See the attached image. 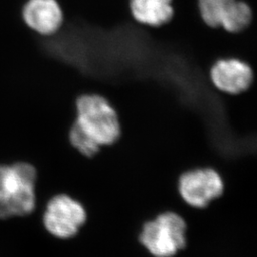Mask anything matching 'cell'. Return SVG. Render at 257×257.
<instances>
[{
  "instance_id": "9",
  "label": "cell",
  "mask_w": 257,
  "mask_h": 257,
  "mask_svg": "<svg viewBox=\"0 0 257 257\" xmlns=\"http://www.w3.org/2000/svg\"><path fill=\"white\" fill-rule=\"evenodd\" d=\"M253 21V13L250 6L243 0H232L226 7L220 27L229 33L237 34L248 29Z\"/></svg>"
},
{
  "instance_id": "5",
  "label": "cell",
  "mask_w": 257,
  "mask_h": 257,
  "mask_svg": "<svg viewBox=\"0 0 257 257\" xmlns=\"http://www.w3.org/2000/svg\"><path fill=\"white\" fill-rule=\"evenodd\" d=\"M184 202L195 209H204L224 193L221 175L211 168H199L181 175L177 184Z\"/></svg>"
},
{
  "instance_id": "2",
  "label": "cell",
  "mask_w": 257,
  "mask_h": 257,
  "mask_svg": "<svg viewBox=\"0 0 257 257\" xmlns=\"http://www.w3.org/2000/svg\"><path fill=\"white\" fill-rule=\"evenodd\" d=\"M36 169L28 163L0 166V219L30 214L36 208Z\"/></svg>"
},
{
  "instance_id": "7",
  "label": "cell",
  "mask_w": 257,
  "mask_h": 257,
  "mask_svg": "<svg viewBox=\"0 0 257 257\" xmlns=\"http://www.w3.org/2000/svg\"><path fill=\"white\" fill-rule=\"evenodd\" d=\"M21 16L28 27L45 37L57 33L64 20L57 0H28L22 7Z\"/></svg>"
},
{
  "instance_id": "11",
  "label": "cell",
  "mask_w": 257,
  "mask_h": 257,
  "mask_svg": "<svg viewBox=\"0 0 257 257\" xmlns=\"http://www.w3.org/2000/svg\"><path fill=\"white\" fill-rule=\"evenodd\" d=\"M68 139L70 144L82 156H95L101 150V147L88 138L74 122L68 131Z\"/></svg>"
},
{
  "instance_id": "6",
  "label": "cell",
  "mask_w": 257,
  "mask_h": 257,
  "mask_svg": "<svg viewBox=\"0 0 257 257\" xmlns=\"http://www.w3.org/2000/svg\"><path fill=\"white\" fill-rule=\"evenodd\" d=\"M211 82L218 91L229 94L246 92L255 80L249 65L238 58H221L210 70Z\"/></svg>"
},
{
  "instance_id": "3",
  "label": "cell",
  "mask_w": 257,
  "mask_h": 257,
  "mask_svg": "<svg viewBox=\"0 0 257 257\" xmlns=\"http://www.w3.org/2000/svg\"><path fill=\"white\" fill-rule=\"evenodd\" d=\"M187 223L174 211H165L142 226L138 241L154 257H173L187 245Z\"/></svg>"
},
{
  "instance_id": "8",
  "label": "cell",
  "mask_w": 257,
  "mask_h": 257,
  "mask_svg": "<svg viewBox=\"0 0 257 257\" xmlns=\"http://www.w3.org/2000/svg\"><path fill=\"white\" fill-rule=\"evenodd\" d=\"M130 11L137 22L150 27L164 25L174 16L172 0H130Z\"/></svg>"
},
{
  "instance_id": "10",
  "label": "cell",
  "mask_w": 257,
  "mask_h": 257,
  "mask_svg": "<svg viewBox=\"0 0 257 257\" xmlns=\"http://www.w3.org/2000/svg\"><path fill=\"white\" fill-rule=\"evenodd\" d=\"M232 0H197L200 17L210 27H220L221 18Z\"/></svg>"
},
{
  "instance_id": "4",
  "label": "cell",
  "mask_w": 257,
  "mask_h": 257,
  "mask_svg": "<svg viewBox=\"0 0 257 257\" xmlns=\"http://www.w3.org/2000/svg\"><path fill=\"white\" fill-rule=\"evenodd\" d=\"M88 218L84 206L67 194L54 196L47 204L44 226L56 238L74 237Z\"/></svg>"
},
{
  "instance_id": "1",
  "label": "cell",
  "mask_w": 257,
  "mask_h": 257,
  "mask_svg": "<svg viewBox=\"0 0 257 257\" xmlns=\"http://www.w3.org/2000/svg\"><path fill=\"white\" fill-rule=\"evenodd\" d=\"M74 123L101 148L114 145L122 137L117 111L100 94H82L76 98Z\"/></svg>"
},
{
  "instance_id": "12",
  "label": "cell",
  "mask_w": 257,
  "mask_h": 257,
  "mask_svg": "<svg viewBox=\"0 0 257 257\" xmlns=\"http://www.w3.org/2000/svg\"><path fill=\"white\" fill-rule=\"evenodd\" d=\"M112 74H113V73H112ZM114 75H115V76H117L116 74H114ZM117 77L120 78L119 76H117ZM120 79H122V78H120ZM122 80H124V79H122ZM124 81H128V80H124ZM128 82H146V81H128ZM159 82H162V81H159Z\"/></svg>"
}]
</instances>
